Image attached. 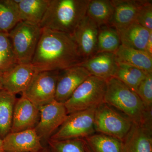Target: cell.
<instances>
[{
    "mask_svg": "<svg viewBox=\"0 0 152 152\" xmlns=\"http://www.w3.org/2000/svg\"><path fill=\"white\" fill-rule=\"evenodd\" d=\"M83 61L72 35L42 28L31 62L37 72L62 71Z\"/></svg>",
    "mask_w": 152,
    "mask_h": 152,
    "instance_id": "cell-1",
    "label": "cell"
},
{
    "mask_svg": "<svg viewBox=\"0 0 152 152\" xmlns=\"http://www.w3.org/2000/svg\"><path fill=\"white\" fill-rule=\"evenodd\" d=\"M90 0H50L42 28L72 35L86 15Z\"/></svg>",
    "mask_w": 152,
    "mask_h": 152,
    "instance_id": "cell-2",
    "label": "cell"
},
{
    "mask_svg": "<svg viewBox=\"0 0 152 152\" xmlns=\"http://www.w3.org/2000/svg\"><path fill=\"white\" fill-rule=\"evenodd\" d=\"M104 103L124 115L133 123L152 122V111H147L137 93L116 77L107 81Z\"/></svg>",
    "mask_w": 152,
    "mask_h": 152,
    "instance_id": "cell-3",
    "label": "cell"
},
{
    "mask_svg": "<svg viewBox=\"0 0 152 152\" xmlns=\"http://www.w3.org/2000/svg\"><path fill=\"white\" fill-rule=\"evenodd\" d=\"M107 81L91 75L80 85L65 103L68 115L97 108L104 103Z\"/></svg>",
    "mask_w": 152,
    "mask_h": 152,
    "instance_id": "cell-4",
    "label": "cell"
},
{
    "mask_svg": "<svg viewBox=\"0 0 152 152\" xmlns=\"http://www.w3.org/2000/svg\"><path fill=\"white\" fill-rule=\"evenodd\" d=\"M42 33L40 25L20 21L8 33L18 64L31 63Z\"/></svg>",
    "mask_w": 152,
    "mask_h": 152,
    "instance_id": "cell-5",
    "label": "cell"
},
{
    "mask_svg": "<svg viewBox=\"0 0 152 152\" xmlns=\"http://www.w3.org/2000/svg\"><path fill=\"white\" fill-rule=\"evenodd\" d=\"M133 123L128 117L105 103L96 108L94 118L96 133L111 136L123 142Z\"/></svg>",
    "mask_w": 152,
    "mask_h": 152,
    "instance_id": "cell-6",
    "label": "cell"
},
{
    "mask_svg": "<svg viewBox=\"0 0 152 152\" xmlns=\"http://www.w3.org/2000/svg\"><path fill=\"white\" fill-rule=\"evenodd\" d=\"M96 108L72 113L68 115L62 124L49 140H63L85 139L96 133L94 127Z\"/></svg>",
    "mask_w": 152,
    "mask_h": 152,
    "instance_id": "cell-7",
    "label": "cell"
},
{
    "mask_svg": "<svg viewBox=\"0 0 152 152\" xmlns=\"http://www.w3.org/2000/svg\"><path fill=\"white\" fill-rule=\"evenodd\" d=\"M60 72H37L22 95L39 108L54 101Z\"/></svg>",
    "mask_w": 152,
    "mask_h": 152,
    "instance_id": "cell-8",
    "label": "cell"
},
{
    "mask_svg": "<svg viewBox=\"0 0 152 152\" xmlns=\"http://www.w3.org/2000/svg\"><path fill=\"white\" fill-rule=\"evenodd\" d=\"M39 119L35 128L41 141H48L68 115L64 104L56 100L39 108Z\"/></svg>",
    "mask_w": 152,
    "mask_h": 152,
    "instance_id": "cell-9",
    "label": "cell"
},
{
    "mask_svg": "<svg viewBox=\"0 0 152 152\" xmlns=\"http://www.w3.org/2000/svg\"><path fill=\"white\" fill-rule=\"evenodd\" d=\"M99 27L86 15L72 35L84 61L97 53Z\"/></svg>",
    "mask_w": 152,
    "mask_h": 152,
    "instance_id": "cell-10",
    "label": "cell"
},
{
    "mask_svg": "<svg viewBox=\"0 0 152 152\" xmlns=\"http://www.w3.org/2000/svg\"><path fill=\"white\" fill-rule=\"evenodd\" d=\"M91 75L85 68L80 65L60 71L55 100L64 104L78 87Z\"/></svg>",
    "mask_w": 152,
    "mask_h": 152,
    "instance_id": "cell-11",
    "label": "cell"
},
{
    "mask_svg": "<svg viewBox=\"0 0 152 152\" xmlns=\"http://www.w3.org/2000/svg\"><path fill=\"white\" fill-rule=\"evenodd\" d=\"M37 72L31 64H18L2 74L3 88L16 95L26 89Z\"/></svg>",
    "mask_w": 152,
    "mask_h": 152,
    "instance_id": "cell-12",
    "label": "cell"
},
{
    "mask_svg": "<svg viewBox=\"0 0 152 152\" xmlns=\"http://www.w3.org/2000/svg\"><path fill=\"white\" fill-rule=\"evenodd\" d=\"M39 117V108L22 95L15 104L10 132L35 129Z\"/></svg>",
    "mask_w": 152,
    "mask_h": 152,
    "instance_id": "cell-13",
    "label": "cell"
},
{
    "mask_svg": "<svg viewBox=\"0 0 152 152\" xmlns=\"http://www.w3.org/2000/svg\"><path fill=\"white\" fill-rule=\"evenodd\" d=\"M3 143L4 152H39L44 148L34 129L10 132Z\"/></svg>",
    "mask_w": 152,
    "mask_h": 152,
    "instance_id": "cell-14",
    "label": "cell"
},
{
    "mask_svg": "<svg viewBox=\"0 0 152 152\" xmlns=\"http://www.w3.org/2000/svg\"><path fill=\"white\" fill-rule=\"evenodd\" d=\"M118 65L115 53L101 52L84 60L79 65L85 68L91 75L107 81L115 77Z\"/></svg>",
    "mask_w": 152,
    "mask_h": 152,
    "instance_id": "cell-15",
    "label": "cell"
},
{
    "mask_svg": "<svg viewBox=\"0 0 152 152\" xmlns=\"http://www.w3.org/2000/svg\"><path fill=\"white\" fill-rule=\"evenodd\" d=\"M147 0H112L113 13L109 26L117 30L126 27L134 22L139 11Z\"/></svg>",
    "mask_w": 152,
    "mask_h": 152,
    "instance_id": "cell-16",
    "label": "cell"
},
{
    "mask_svg": "<svg viewBox=\"0 0 152 152\" xmlns=\"http://www.w3.org/2000/svg\"><path fill=\"white\" fill-rule=\"evenodd\" d=\"M152 122L133 123L123 141L124 152H152Z\"/></svg>",
    "mask_w": 152,
    "mask_h": 152,
    "instance_id": "cell-17",
    "label": "cell"
},
{
    "mask_svg": "<svg viewBox=\"0 0 152 152\" xmlns=\"http://www.w3.org/2000/svg\"><path fill=\"white\" fill-rule=\"evenodd\" d=\"M117 31L121 45L145 51L147 42L152 31H149L136 22Z\"/></svg>",
    "mask_w": 152,
    "mask_h": 152,
    "instance_id": "cell-18",
    "label": "cell"
},
{
    "mask_svg": "<svg viewBox=\"0 0 152 152\" xmlns=\"http://www.w3.org/2000/svg\"><path fill=\"white\" fill-rule=\"evenodd\" d=\"M115 54L118 63L135 67L147 72H152V57L145 51L121 45Z\"/></svg>",
    "mask_w": 152,
    "mask_h": 152,
    "instance_id": "cell-19",
    "label": "cell"
},
{
    "mask_svg": "<svg viewBox=\"0 0 152 152\" xmlns=\"http://www.w3.org/2000/svg\"><path fill=\"white\" fill-rule=\"evenodd\" d=\"M21 21L40 25L50 0H15Z\"/></svg>",
    "mask_w": 152,
    "mask_h": 152,
    "instance_id": "cell-20",
    "label": "cell"
},
{
    "mask_svg": "<svg viewBox=\"0 0 152 152\" xmlns=\"http://www.w3.org/2000/svg\"><path fill=\"white\" fill-rule=\"evenodd\" d=\"M17 100L15 95L4 89L0 91V138L2 140L11 132Z\"/></svg>",
    "mask_w": 152,
    "mask_h": 152,
    "instance_id": "cell-21",
    "label": "cell"
},
{
    "mask_svg": "<svg viewBox=\"0 0 152 152\" xmlns=\"http://www.w3.org/2000/svg\"><path fill=\"white\" fill-rule=\"evenodd\" d=\"M84 140L91 152H124L123 142L111 136L96 133Z\"/></svg>",
    "mask_w": 152,
    "mask_h": 152,
    "instance_id": "cell-22",
    "label": "cell"
},
{
    "mask_svg": "<svg viewBox=\"0 0 152 152\" xmlns=\"http://www.w3.org/2000/svg\"><path fill=\"white\" fill-rule=\"evenodd\" d=\"M113 11L112 0H90L87 7L86 15L99 28L109 25Z\"/></svg>",
    "mask_w": 152,
    "mask_h": 152,
    "instance_id": "cell-23",
    "label": "cell"
},
{
    "mask_svg": "<svg viewBox=\"0 0 152 152\" xmlns=\"http://www.w3.org/2000/svg\"><path fill=\"white\" fill-rule=\"evenodd\" d=\"M20 21L15 0H0V33L8 34Z\"/></svg>",
    "mask_w": 152,
    "mask_h": 152,
    "instance_id": "cell-24",
    "label": "cell"
},
{
    "mask_svg": "<svg viewBox=\"0 0 152 152\" xmlns=\"http://www.w3.org/2000/svg\"><path fill=\"white\" fill-rule=\"evenodd\" d=\"M148 73H149L135 67L118 63L115 77L137 93L139 86L145 78Z\"/></svg>",
    "mask_w": 152,
    "mask_h": 152,
    "instance_id": "cell-25",
    "label": "cell"
},
{
    "mask_svg": "<svg viewBox=\"0 0 152 152\" xmlns=\"http://www.w3.org/2000/svg\"><path fill=\"white\" fill-rule=\"evenodd\" d=\"M121 44L118 31L109 25L99 28L97 53L107 52L115 53Z\"/></svg>",
    "mask_w": 152,
    "mask_h": 152,
    "instance_id": "cell-26",
    "label": "cell"
},
{
    "mask_svg": "<svg viewBox=\"0 0 152 152\" xmlns=\"http://www.w3.org/2000/svg\"><path fill=\"white\" fill-rule=\"evenodd\" d=\"M17 64L8 34L0 33V73L3 74Z\"/></svg>",
    "mask_w": 152,
    "mask_h": 152,
    "instance_id": "cell-27",
    "label": "cell"
},
{
    "mask_svg": "<svg viewBox=\"0 0 152 152\" xmlns=\"http://www.w3.org/2000/svg\"><path fill=\"white\" fill-rule=\"evenodd\" d=\"M47 142L50 152H86V143L84 139L49 140Z\"/></svg>",
    "mask_w": 152,
    "mask_h": 152,
    "instance_id": "cell-28",
    "label": "cell"
},
{
    "mask_svg": "<svg viewBox=\"0 0 152 152\" xmlns=\"http://www.w3.org/2000/svg\"><path fill=\"white\" fill-rule=\"evenodd\" d=\"M148 111L152 110V72L148 73L141 83L137 92Z\"/></svg>",
    "mask_w": 152,
    "mask_h": 152,
    "instance_id": "cell-29",
    "label": "cell"
},
{
    "mask_svg": "<svg viewBox=\"0 0 152 152\" xmlns=\"http://www.w3.org/2000/svg\"><path fill=\"white\" fill-rule=\"evenodd\" d=\"M135 22L150 31H152V1L147 0L139 11Z\"/></svg>",
    "mask_w": 152,
    "mask_h": 152,
    "instance_id": "cell-30",
    "label": "cell"
},
{
    "mask_svg": "<svg viewBox=\"0 0 152 152\" xmlns=\"http://www.w3.org/2000/svg\"><path fill=\"white\" fill-rule=\"evenodd\" d=\"M145 52L151 57H152V31L150 33L146 47Z\"/></svg>",
    "mask_w": 152,
    "mask_h": 152,
    "instance_id": "cell-31",
    "label": "cell"
},
{
    "mask_svg": "<svg viewBox=\"0 0 152 152\" xmlns=\"http://www.w3.org/2000/svg\"><path fill=\"white\" fill-rule=\"evenodd\" d=\"M4 89L2 83V74L0 73V91Z\"/></svg>",
    "mask_w": 152,
    "mask_h": 152,
    "instance_id": "cell-32",
    "label": "cell"
},
{
    "mask_svg": "<svg viewBox=\"0 0 152 152\" xmlns=\"http://www.w3.org/2000/svg\"><path fill=\"white\" fill-rule=\"evenodd\" d=\"M0 152H4L3 148V140L0 138Z\"/></svg>",
    "mask_w": 152,
    "mask_h": 152,
    "instance_id": "cell-33",
    "label": "cell"
},
{
    "mask_svg": "<svg viewBox=\"0 0 152 152\" xmlns=\"http://www.w3.org/2000/svg\"><path fill=\"white\" fill-rule=\"evenodd\" d=\"M39 152H50V151H49L48 148H44L42 150H41V151H40Z\"/></svg>",
    "mask_w": 152,
    "mask_h": 152,
    "instance_id": "cell-34",
    "label": "cell"
},
{
    "mask_svg": "<svg viewBox=\"0 0 152 152\" xmlns=\"http://www.w3.org/2000/svg\"><path fill=\"white\" fill-rule=\"evenodd\" d=\"M86 152H90L89 149V148H88V146L86 144Z\"/></svg>",
    "mask_w": 152,
    "mask_h": 152,
    "instance_id": "cell-35",
    "label": "cell"
}]
</instances>
